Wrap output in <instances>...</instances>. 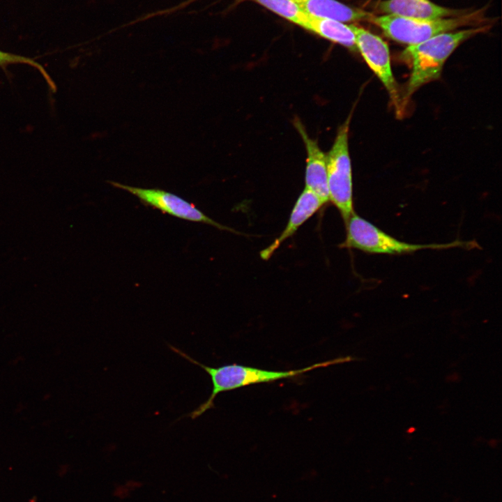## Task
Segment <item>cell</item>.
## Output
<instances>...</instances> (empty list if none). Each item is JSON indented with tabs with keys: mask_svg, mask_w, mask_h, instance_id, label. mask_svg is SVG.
Returning a JSON list of instances; mask_svg holds the SVG:
<instances>
[{
	"mask_svg": "<svg viewBox=\"0 0 502 502\" xmlns=\"http://www.w3.org/2000/svg\"><path fill=\"white\" fill-rule=\"evenodd\" d=\"M169 347L174 353L178 354L190 363L200 367L211 377L213 388L211 394L208 398L190 413L184 416V417H190L192 420L197 418L208 410L214 408L215 398L221 393L230 391L250 385L269 383L283 379L292 378L317 368L356 360V358L351 356L340 357L324 362L317 363L303 368L287 371L264 370L237 365L236 363L213 367L206 366L197 361L184 351L174 346L169 345Z\"/></svg>",
	"mask_w": 502,
	"mask_h": 502,
	"instance_id": "cell-1",
	"label": "cell"
},
{
	"mask_svg": "<svg viewBox=\"0 0 502 502\" xmlns=\"http://www.w3.org/2000/svg\"><path fill=\"white\" fill-rule=\"evenodd\" d=\"M489 27L483 26L446 32L419 44L408 46L404 56L411 61L412 70L402 98L404 107L411 95L421 86L439 78L446 61L462 43L486 31Z\"/></svg>",
	"mask_w": 502,
	"mask_h": 502,
	"instance_id": "cell-2",
	"label": "cell"
},
{
	"mask_svg": "<svg viewBox=\"0 0 502 502\" xmlns=\"http://www.w3.org/2000/svg\"><path fill=\"white\" fill-rule=\"evenodd\" d=\"M346 238L340 248H354L371 254H401L425 249L479 248L476 241H455L447 243L415 244L400 241L353 213L345 223Z\"/></svg>",
	"mask_w": 502,
	"mask_h": 502,
	"instance_id": "cell-3",
	"label": "cell"
},
{
	"mask_svg": "<svg viewBox=\"0 0 502 502\" xmlns=\"http://www.w3.org/2000/svg\"><path fill=\"white\" fill-rule=\"evenodd\" d=\"M479 15L476 13L436 20H416L396 15H373L370 22L376 24L393 40L409 46L423 43L435 36L473 24Z\"/></svg>",
	"mask_w": 502,
	"mask_h": 502,
	"instance_id": "cell-4",
	"label": "cell"
},
{
	"mask_svg": "<svg viewBox=\"0 0 502 502\" xmlns=\"http://www.w3.org/2000/svg\"><path fill=\"white\" fill-rule=\"evenodd\" d=\"M351 117L338 129L335 142L326 155L329 201L338 209L346 223L354 213L349 128Z\"/></svg>",
	"mask_w": 502,
	"mask_h": 502,
	"instance_id": "cell-5",
	"label": "cell"
},
{
	"mask_svg": "<svg viewBox=\"0 0 502 502\" xmlns=\"http://www.w3.org/2000/svg\"><path fill=\"white\" fill-rule=\"evenodd\" d=\"M349 26L355 35L356 50L386 87L397 115H402L404 107L391 69L387 44L380 37L362 27L355 24Z\"/></svg>",
	"mask_w": 502,
	"mask_h": 502,
	"instance_id": "cell-6",
	"label": "cell"
},
{
	"mask_svg": "<svg viewBox=\"0 0 502 502\" xmlns=\"http://www.w3.org/2000/svg\"><path fill=\"white\" fill-rule=\"evenodd\" d=\"M137 197L144 205L156 208L164 213L191 222H201L216 228L236 233L231 228L222 225L198 209L194 204L178 195L158 188H143L127 185L115 181L109 182Z\"/></svg>",
	"mask_w": 502,
	"mask_h": 502,
	"instance_id": "cell-7",
	"label": "cell"
},
{
	"mask_svg": "<svg viewBox=\"0 0 502 502\" xmlns=\"http://www.w3.org/2000/svg\"><path fill=\"white\" fill-rule=\"evenodd\" d=\"M294 125L301 136L307 152L305 188L315 194L325 204L329 201L326 155L319 148L317 141L312 139L298 119Z\"/></svg>",
	"mask_w": 502,
	"mask_h": 502,
	"instance_id": "cell-8",
	"label": "cell"
},
{
	"mask_svg": "<svg viewBox=\"0 0 502 502\" xmlns=\"http://www.w3.org/2000/svg\"><path fill=\"white\" fill-rule=\"evenodd\" d=\"M378 10L386 15L416 20H436L459 16L462 11L444 8L428 0H386Z\"/></svg>",
	"mask_w": 502,
	"mask_h": 502,
	"instance_id": "cell-9",
	"label": "cell"
},
{
	"mask_svg": "<svg viewBox=\"0 0 502 502\" xmlns=\"http://www.w3.org/2000/svg\"><path fill=\"white\" fill-rule=\"evenodd\" d=\"M324 204L315 194L305 188L293 207L284 229L270 245L260 252L261 258L268 260L280 245L291 237Z\"/></svg>",
	"mask_w": 502,
	"mask_h": 502,
	"instance_id": "cell-10",
	"label": "cell"
},
{
	"mask_svg": "<svg viewBox=\"0 0 502 502\" xmlns=\"http://www.w3.org/2000/svg\"><path fill=\"white\" fill-rule=\"evenodd\" d=\"M305 13L317 17L341 22L370 21L374 15L363 10L349 7L337 0H292Z\"/></svg>",
	"mask_w": 502,
	"mask_h": 502,
	"instance_id": "cell-11",
	"label": "cell"
},
{
	"mask_svg": "<svg viewBox=\"0 0 502 502\" xmlns=\"http://www.w3.org/2000/svg\"><path fill=\"white\" fill-rule=\"evenodd\" d=\"M303 28L351 50H356L355 35L350 26L343 22L308 14Z\"/></svg>",
	"mask_w": 502,
	"mask_h": 502,
	"instance_id": "cell-12",
	"label": "cell"
},
{
	"mask_svg": "<svg viewBox=\"0 0 502 502\" xmlns=\"http://www.w3.org/2000/svg\"><path fill=\"white\" fill-rule=\"evenodd\" d=\"M280 17L301 27L307 17L305 13L292 0H253Z\"/></svg>",
	"mask_w": 502,
	"mask_h": 502,
	"instance_id": "cell-13",
	"label": "cell"
},
{
	"mask_svg": "<svg viewBox=\"0 0 502 502\" xmlns=\"http://www.w3.org/2000/svg\"><path fill=\"white\" fill-rule=\"evenodd\" d=\"M10 64H26L33 67L38 70L45 78L51 91H56L54 82L41 64L29 57L17 55L0 50V66L1 68H4Z\"/></svg>",
	"mask_w": 502,
	"mask_h": 502,
	"instance_id": "cell-14",
	"label": "cell"
},
{
	"mask_svg": "<svg viewBox=\"0 0 502 502\" xmlns=\"http://www.w3.org/2000/svg\"><path fill=\"white\" fill-rule=\"evenodd\" d=\"M129 494V489L126 486L119 485L114 490V495L119 498H125Z\"/></svg>",
	"mask_w": 502,
	"mask_h": 502,
	"instance_id": "cell-15",
	"label": "cell"
},
{
	"mask_svg": "<svg viewBox=\"0 0 502 502\" xmlns=\"http://www.w3.org/2000/svg\"><path fill=\"white\" fill-rule=\"evenodd\" d=\"M128 489H135L141 486V483L137 481L129 480L126 485Z\"/></svg>",
	"mask_w": 502,
	"mask_h": 502,
	"instance_id": "cell-16",
	"label": "cell"
}]
</instances>
